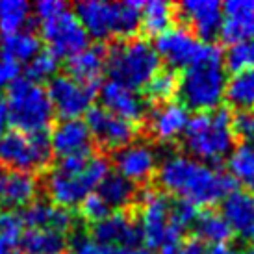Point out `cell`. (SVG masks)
Instances as JSON below:
<instances>
[{"mask_svg":"<svg viewBox=\"0 0 254 254\" xmlns=\"http://www.w3.org/2000/svg\"><path fill=\"white\" fill-rule=\"evenodd\" d=\"M113 165L117 169V175L127 178L128 182L135 186V184H143L152 178V175L160 167V158L152 145L143 141H132L130 145L115 152Z\"/></svg>","mask_w":254,"mask_h":254,"instance_id":"cell-14","label":"cell"},{"mask_svg":"<svg viewBox=\"0 0 254 254\" xmlns=\"http://www.w3.org/2000/svg\"><path fill=\"white\" fill-rule=\"evenodd\" d=\"M19 245V240H13L9 236H4L0 234V254H9L13 253V249Z\"/></svg>","mask_w":254,"mask_h":254,"instance_id":"cell-41","label":"cell"},{"mask_svg":"<svg viewBox=\"0 0 254 254\" xmlns=\"http://www.w3.org/2000/svg\"><path fill=\"white\" fill-rule=\"evenodd\" d=\"M74 254H121L119 249L100 243L95 238L80 236L74 240Z\"/></svg>","mask_w":254,"mask_h":254,"instance_id":"cell-37","label":"cell"},{"mask_svg":"<svg viewBox=\"0 0 254 254\" xmlns=\"http://www.w3.org/2000/svg\"><path fill=\"white\" fill-rule=\"evenodd\" d=\"M110 175V162L104 156H69L60 158L45 180L52 204L62 208L80 206L85 197L99 190L100 182Z\"/></svg>","mask_w":254,"mask_h":254,"instance_id":"cell-2","label":"cell"},{"mask_svg":"<svg viewBox=\"0 0 254 254\" xmlns=\"http://www.w3.org/2000/svg\"><path fill=\"white\" fill-rule=\"evenodd\" d=\"M173 200L158 190H145L139 197L137 228L147 249H165L178 245L184 234L173 226L171 221Z\"/></svg>","mask_w":254,"mask_h":254,"instance_id":"cell-9","label":"cell"},{"mask_svg":"<svg viewBox=\"0 0 254 254\" xmlns=\"http://www.w3.org/2000/svg\"><path fill=\"white\" fill-rule=\"evenodd\" d=\"M21 219L22 225H28V228H47L62 234H67L74 226V215L71 210L45 200H36L26 206Z\"/></svg>","mask_w":254,"mask_h":254,"instance_id":"cell-22","label":"cell"},{"mask_svg":"<svg viewBox=\"0 0 254 254\" xmlns=\"http://www.w3.org/2000/svg\"><path fill=\"white\" fill-rule=\"evenodd\" d=\"M160 254H210L206 245L198 240H190L186 243H178V245H171V247L162 249Z\"/></svg>","mask_w":254,"mask_h":254,"instance_id":"cell-39","label":"cell"},{"mask_svg":"<svg viewBox=\"0 0 254 254\" xmlns=\"http://www.w3.org/2000/svg\"><path fill=\"white\" fill-rule=\"evenodd\" d=\"M21 254H64L67 238L62 232L47 228H28L21 236Z\"/></svg>","mask_w":254,"mask_h":254,"instance_id":"cell-26","label":"cell"},{"mask_svg":"<svg viewBox=\"0 0 254 254\" xmlns=\"http://www.w3.org/2000/svg\"><path fill=\"white\" fill-rule=\"evenodd\" d=\"M184 145L191 158L204 163H217L230 156L236 147L234 117L225 108L198 112L190 119Z\"/></svg>","mask_w":254,"mask_h":254,"instance_id":"cell-4","label":"cell"},{"mask_svg":"<svg viewBox=\"0 0 254 254\" xmlns=\"http://www.w3.org/2000/svg\"><path fill=\"white\" fill-rule=\"evenodd\" d=\"M47 93L50 97L54 113L65 119H82V115L93 108V100L97 95L95 85L76 82L67 74H58L49 82Z\"/></svg>","mask_w":254,"mask_h":254,"instance_id":"cell-11","label":"cell"},{"mask_svg":"<svg viewBox=\"0 0 254 254\" xmlns=\"http://www.w3.org/2000/svg\"><path fill=\"white\" fill-rule=\"evenodd\" d=\"M223 217L232 232L251 236L254 232V193L247 190H234L223 200Z\"/></svg>","mask_w":254,"mask_h":254,"instance_id":"cell-24","label":"cell"},{"mask_svg":"<svg viewBox=\"0 0 254 254\" xmlns=\"http://www.w3.org/2000/svg\"><path fill=\"white\" fill-rule=\"evenodd\" d=\"M173 6L165 0H150L141 7V26L148 36H160L171 28L173 22Z\"/></svg>","mask_w":254,"mask_h":254,"instance_id":"cell-31","label":"cell"},{"mask_svg":"<svg viewBox=\"0 0 254 254\" xmlns=\"http://www.w3.org/2000/svg\"><path fill=\"white\" fill-rule=\"evenodd\" d=\"M67 76L87 85H97L106 71V49L102 45H87L84 50L67 58Z\"/></svg>","mask_w":254,"mask_h":254,"instance_id":"cell-23","label":"cell"},{"mask_svg":"<svg viewBox=\"0 0 254 254\" xmlns=\"http://www.w3.org/2000/svg\"><path fill=\"white\" fill-rule=\"evenodd\" d=\"M154 49L160 60L171 67V71L173 69L186 71L200 58L204 43L186 26H171L156 37Z\"/></svg>","mask_w":254,"mask_h":254,"instance_id":"cell-12","label":"cell"},{"mask_svg":"<svg viewBox=\"0 0 254 254\" xmlns=\"http://www.w3.org/2000/svg\"><path fill=\"white\" fill-rule=\"evenodd\" d=\"M198 212L197 206H193L188 200H175L173 202V210H171V221H173V226L180 230V232H186L190 226H193L195 219H197Z\"/></svg>","mask_w":254,"mask_h":254,"instance_id":"cell-36","label":"cell"},{"mask_svg":"<svg viewBox=\"0 0 254 254\" xmlns=\"http://www.w3.org/2000/svg\"><path fill=\"white\" fill-rule=\"evenodd\" d=\"M228 175L254 191V143H240L228 156Z\"/></svg>","mask_w":254,"mask_h":254,"instance_id":"cell-30","label":"cell"},{"mask_svg":"<svg viewBox=\"0 0 254 254\" xmlns=\"http://www.w3.org/2000/svg\"><path fill=\"white\" fill-rule=\"evenodd\" d=\"M219 37L230 47L254 41V0L226 2L223 6V24Z\"/></svg>","mask_w":254,"mask_h":254,"instance_id":"cell-15","label":"cell"},{"mask_svg":"<svg viewBox=\"0 0 254 254\" xmlns=\"http://www.w3.org/2000/svg\"><path fill=\"white\" fill-rule=\"evenodd\" d=\"M236 253V247H232L230 243H223V245H215V247L210 251V254H234Z\"/></svg>","mask_w":254,"mask_h":254,"instance_id":"cell-43","label":"cell"},{"mask_svg":"<svg viewBox=\"0 0 254 254\" xmlns=\"http://www.w3.org/2000/svg\"><path fill=\"white\" fill-rule=\"evenodd\" d=\"M195 232L198 236V241L202 243H210V245H223V243H230L232 240V228L223 217V213H217L213 210H204L200 212L195 219Z\"/></svg>","mask_w":254,"mask_h":254,"instance_id":"cell-27","label":"cell"},{"mask_svg":"<svg viewBox=\"0 0 254 254\" xmlns=\"http://www.w3.org/2000/svg\"><path fill=\"white\" fill-rule=\"evenodd\" d=\"M7 125H9V115H7V106H6V99L0 97V137L6 134Z\"/></svg>","mask_w":254,"mask_h":254,"instance_id":"cell-42","label":"cell"},{"mask_svg":"<svg viewBox=\"0 0 254 254\" xmlns=\"http://www.w3.org/2000/svg\"><path fill=\"white\" fill-rule=\"evenodd\" d=\"M17 78H19V65L0 56V91L9 87V84L15 82Z\"/></svg>","mask_w":254,"mask_h":254,"instance_id":"cell-40","label":"cell"},{"mask_svg":"<svg viewBox=\"0 0 254 254\" xmlns=\"http://www.w3.org/2000/svg\"><path fill=\"white\" fill-rule=\"evenodd\" d=\"M225 100L238 112L254 110V69L234 72L226 80Z\"/></svg>","mask_w":254,"mask_h":254,"instance_id":"cell-28","label":"cell"},{"mask_svg":"<svg viewBox=\"0 0 254 254\" xmlns=\"http://www.w3.org/2000/svg\"><path fill=\"white\" fill-rule=\"evenodd\" d=\"M163 190L193 206H213L234 191L232 177L215 165L198 162L190 154H169L158 167Z\"/></svg>","mask_w":254,"mask_h":254,"instance_id":"cell-1","label":"cell"},{"mask_svg":"<svg viewBox=\"0 0 254 254\" xmlns=\"http://www.w3.org/2000/svg\"><path fill=\"white\" fill-rule=\"evenodd\" d=\"M234 254H254V249H236V253Z\"/></svg>","mask_w":254,"mask_h":254,"instance_id":"cell-46","label":"cell"},{"mask_svg":"<svg viewBox=\"0 0 254 254\" xmlns=\"http://www.w3.org/2000/svg\"><path fill=\"white\" fill-rule=\"evenodd\" d=\"M100 102L104 110L134 125L147 115V100L135 89L112 80L100 87Z\"/></svg>","mask_w":254,"mask_h":254,"instance_id":"cell-18","label":"cell"},{"mask_svg":"<svg viewBox=\"0 0 254 254\" xmlns=\"http://www.w3.org/2000/svg\"><path fill=\"white\" fill-rule=\"evenodd\" d=\"M9 254H21V253H17V251H13V253H9Z\"/></svg>","mask_w":254,"mask_h":254,"instance_id":"cell-48","label":"cell"},{"mask_svg":"<svg viewBox=\"0 0 254 254\" xmlns=\"http://www.w3.org/2000/svg\"><path fill=\"white\" fill-rule=\"evenodd\" d=\"M145 91H147V97L150 100H156V102H169V99L178 93V76L175 72L167 69V71H160L156 72L152 80L145 85Z\"/></svg>","mask_w":254,"mask_h":254,"instance_id":"cell-34","label":"cell"},{"mask_svg":"<svg viewBox=\"0 0 254 254\" xmlns=\"http://www.w3.org/2000/svg\"><path fill=\"white\" fill-rule=\"evenodd\" d=\"M60 60L62 58L54 54L50 49H41V52L26 67V78L32 82H37V84H41L45 80H52L54 76H58Z\"/></svg>","mask_w":254,"mask_h":254,"instance_id":"cell-33","label":"cell"},{"mask_svg":"<svg viewBox=\"0 0 254 254\" xmlns=\"http://www.w3.org/2000/svg\"><path fill=\"white\" fill-rule=\"evenodd\" d=\"M37 22L41 26V36L47 41L49 49L60 58L72 56L89 45L87 32L84 30L82 22L78 21L74 9H71L67 4Z\"/></svg>","mask_w":254,"mask_h":254,"instance_id":"cell-10","label":"cell"},{"mask_svg":"<svg viewBox=\"0 0 254 254\" xmlns=\"http://www.w3.org/2000/svg\"><path fill=\"white\" fill-rule=\"evenodd\" d=\"M141 7L143 2L135 0H84L74 6V13L89 37L108 39L115 36L121 39H130L141 26Z\"/></svg>","mask_w":254,"mask_h":254,"instance_id":"cell-5","label":"cell"},{"mask_svg":"<svg viewBox=\"0 0 254 254\" xmlns=\"http://www.w3.org/2000/svg\"><path fill=\"white\" fill-rule=\"evenodd\" d=\"M247 45V58H249V69H254V41L245 43Z\"/></svg>","mask_w":254,"mask_h":254,"instance_id":"cell-45","label":"cell"},{"mask_svg":"<svg viewBox=\"0 0 254 254\" xmlns=\"http://www.w3.org/2000/svg\"><path fill=\"white\" fill-rule=\"evenodd\" d=\"M190 110L182 102H163L148 113V132L162 143L177 141L184 137L190 125Z\"/></svg>","mask_w":254,"mask_h":254,"instance_id":"cell-17","label":"cell"},{"mask_svg":"<svg viewBox=\"0 0 254 254\" xmlns=\"http://www.w3.org/2000/svg\"><path fill=\"white\" fill-rule=\"evenodd\" d=\"M37 191L39 184L34 175L0 167V206L9 212L15 208H26L36 202Z\"/></svg>","mask_w":254,"mask_h":254,"instance_id":"cell-20","label":"cell"},{"mask_svg":"<svg viewBox=\"0 0 254 254\" xmlns=\"http://www.w3.org/2000/svg\"><path fill=\"white\" fill-rule=\"evenodd\" d=\"M50 134L43 132H19L9 130L0 137V165L11 171L34 173L41 171L52 160Z\"/></svg>","mask_w":254,"mask_h":254,"instance_id":"cell-8","label":"cell"},{"mask_svg":"<svg viewBox=\"0 0 254 254\" xmlns=\"http://www.w3.org/2000/svg\"><path fill=\"white\" fill-rule=\"evenodd\" d=\"M160 65L162 60L154 45L145 39H121L106 50V72L110 74V80L135 91L152 80L160 71Z\"/></svg>","mask_w":254,"mask_h":254,"instance_id":"cell-6","label":"cell"},{"mask_svg":"<svg viewBox=\"0 0 254 254\" xmlns=\"http://www.w3.org/2000/svg\"><path fill=\"white\" fill-rule=\"evenodd\" d=\"M6 106L9 125H13L15 130L26 134L47 130L50 121L56 115L47 87L32 82L26 76H19L9 84Z\"/></svg>","mask_w":254,"mask_h":254,"instance_id":"cell-7","label":"cell"},{"mask_svg":"<svg viewBox=\"0 0 254 254\" xmlns=\"http://www.w3.org/2000/svg\"><path fill=\"white\" fill-rule=\"evenodd\" d=\"M85 125L91 132V137L97 139L104 148H123L135 139L137 128L134 123L125 121L104 110L102 106H93L85 113Z\"/></svg>","mask_w":254,"mask_h":254,"instance_id":"cell-13","label":"cell"},{"mask_svg":"<svg viewBox=\"0 0 254 254\" xmlns=\"http://www.w3.org/2000/svg\"><path fill=\"white\" fill-rule=\"evenodd\" d=\"M32 6L24 0H0V32L2 36L26 28Z\"/></svg>","mask_w":254,"mask_h":254,"instance_id":"cell-32","label":"cell"},{"mask_svg":"<svg viewBox=\"0 0 254 254\" xmlns=\"http://www.w3.org/2000/svg\"><path fill=\"white\" fill-rule=\"evenodd\" d=\"M91 238H95L100 243L112 245L115 249H130L139 245L141 234H139V228H137L134 217H130L125 212H115L93 225Z\"/></svg>","mask_w":254,"mask_h":254,"instance_id":"cell-21","label":"cell"},{"mask_svg":"<svg viewBox=\"0 0 254 254\" xmlns=\"http://www.w3.org/2000/svg\"><path fill=\"white\" fill-rule=\"evenodd\" d=\"M121 254H152V251L147 247H141V245H135V247L125 249V253H121Z\"/></svg>","mask_w":254,"mask_h":254,"instance_id":"cell-44","label":"cell"},{"mask_svg":"<svg viewBox=\"0 0 254 254\" xmlns=\"http://www.w3.org/2000/svg\"><path fill=\"white\" fill-rule=\"evenodd\" d=\"M112 213V208L102 200L99 193H91L89 197H85L82 202H80V215L87 221V223H99L102 219H106L108 215Z\"/></svg>","mask_w":254,"mask_h":254,"instance_id":"cell-35","label":"cell"},{"mask_svg":"<svg viewBox=\"0 0 254 254\" xmlns=\"http://www.w3.org/2000/svg\"><path fill=\"white\" fill-rule=\"evenodd\" d=\"M178 13L200 39L210 41L219 36L223 24V4L217 0H184L178 6Z\"/></svg>","mask_w":254,"mask_h":254,"instance_id":"cell-16","label":"cell"},{"mask_svg":"<svg viewBox=\"0 0 254 254\" xmlns=\"http://www.w3.org/2000/svg\"><path fill=\"white\" fill-rule=\"evenodd\" d=\"M39 52H41V39L32 30L7 34L0 39V56L17 65L30 64Z\"/></svg>","mask_w":254,"mask_h":254,"instance_id":"cell-25","label":"cell"},{"mask_svg":"<svg viewBox=\"0 0 254 254\" xmlns=\"http://www.w3.org/2000/svg\"><path fill=\"white\" fill-rule=\"evenodd\" d=\"M249 240L253 241V249H254V232H253V234H251V236H249Z\"/></svg>","mask_w":254,"mask_h":254,"instance_id":"cell-47","label":"cell"},{"mask_svg":"<svg viewBox=\"0 0 254 254\" xmlns=\"http://www.w3.org/2000/svg\"><path fill=\"white\" fill-rule=\"evenodd\" d=\"M234 132L243 139V143H254V110L238 112L234 117Z\"/></svg>","mask_w":254,"mask_h":254,"instance_id":"cell-38","label":"cell"},{"mask_svg":"<svg viewBox=\"0 0 254 254\" xmlns=\"http://www.w3.org/2000/svg\"><path fill=\"white\" fill-rule=\"evenodd\" d=\"M102 200L106 202L110 208H127L134 202L135 198V186L128 182L127 178H123L117 173H110L102 182H100L99 190H97Z\"/></svg>","mask_w":254,"mask_h":254,"instance_id":"cell-29","label":"cell"},{"mask_svg":"<svg viewBox=\"0 0 254 254\" xmlns=\"http://www.w3.org/2000/svg\"><path fill=\"white\" fill-rule=\"evenodd\" d=\"M91 132L84 119L60 121L50 134L52 152L60 158L91 154Z\"/></svg>","mask_w":254,"mask_h":254,"instance_id":"cell-19","label":"cell"},{"mask_svg":"<svg viewBox=\"0 0 254 254\" xmlns=\"http://www.w3.org/2000/svg\"><path fill=\"white\" fill-rule=\"evenodd\" d=\"M226 74L223 52L217 45L204 43L202 54L178 78V93L188 110L210 112L225 100Z\"/></svg>","mask_w":254,"mask_h":254,"instance_id":"cell-3","label":"cell"}]
</instances>
